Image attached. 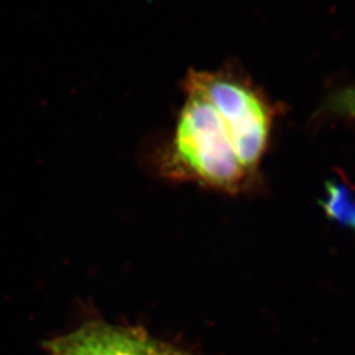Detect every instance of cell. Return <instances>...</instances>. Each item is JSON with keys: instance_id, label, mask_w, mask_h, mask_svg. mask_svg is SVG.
Returning <instances> with one entry per match:
<instances>
[{"instance_id": "obj_1", "label": "cell", "mask_w": 355, "mask_h": 355, "mask_svg": "<svg viewBox=\"0 0 355 355\" xmlns=\"http://www.w3.org/2000/svg\"><path fill=\"white\" fill-rule=\"evenodd\" d=\"M165 170L173 177L195 179L225 191L239 190L249 177L220 114L211 103L192 92H187L179 114Z\"/></svg>"}, {"instance_id": "obj_2", "label": "cell", "mask_w": 355, "mask_h": 355, "mask_svg": "<svg viewBox=\"0 0 355 355\" xmlns=\"http://www.w3.org/2000/svg\"><path fill=\"white\" fill-rule=\"evenodd\" d=\"M186 89L212 104L227 127L242 167L249 175L254 174L270 139L271 114L265 101L237 79L207 71L190 73Z\"/></svg>"}, {"instance_id": "obj_3", "label": "cell", "mask_w": 355, "mask_h": 355, "mask_svg": "<svg viewBox=\"0 0 355 355\" xmlns=\"http://www.w3.org/2000/svg\"><path fill=\"white\" fill-rule=\"evenodd\" d=\"M164 343L142 329L92 321L51 341L48 352L49 355H159Z\"/></svg>"}, {"instance_id": "obj_4", "label": "cell", "mask_w": 355, "mask_h": 355, "mask_svg": "<svg viewBox=\"0 0 355 355\" xmlns=\"http://www.w3.org/2000/svg\"><path fill=\"white\" fill-rule=\"evenodd\" d=\"M330 110L355 119V87L341 89L330 99Z\"/></svg>"}]
</instances>
